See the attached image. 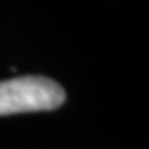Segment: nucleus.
<instances>
[{
  "label": "nucleus",
  "instance_id": "nucleus-1",
  "mask_svg": "<svg viewBox=\"0 0 149 149\" xmlns=\"http://www.w3.org/2000/svg\"><path fill=\"white\" fill-rule=\"evenodd\" d=\"M66 91L45 76H17L0 81V116L54 111L64 105Z\"/></svg>",
  "mask_w": 149,
  "mask_h": 149
}]
</instances>
